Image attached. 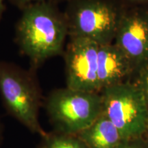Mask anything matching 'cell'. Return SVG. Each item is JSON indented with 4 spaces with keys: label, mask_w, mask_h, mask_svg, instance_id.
Instances as JSON below:
<instances>
[{
    "label": "cell",
    "mask_w": 148,
    "mask_h": 148,
    "mask_svg": "<svg viewBox=\"0 0 148 148\" xmlns=\"http://www.w3.org/2000/svg\"><path fill=\"white\" fill-rule=\"evenodd\" d=\"M16 34L20 49L34 71L48 58L62 53L68 34L65 15L50 1L32 3L23 8Z\"/></svg>",
    "instance_id": "obj_1"
},
{
    "label": "cell",
    "mask_w": 148,
    "mask_h": 148,
    "mask_svg": "<svg viewBox=\"0 0 148 148\" xmlns=\"http://www.w3.org/2000/svg\"><path fill=\"white\" fill-rule=\"evenodd\" d=\"M34 71L0 61V95L7 112L42 137L47 132L38 120L42 97Z\"/></svg>",
    "instance_id": "obj_2"
},
{
    "label": "cell",
    "mask_w": 148,
    "mask_h": 148,
    "mask_svg": "<svg viewBox=\"0 0 148 148\" xmlns=\"http://www.w3.org/2000/svg\"><path fill=\"white\" fill-rule=\"evenodd\" d=\"M45 107L56 132L77 135L90 125L102 112V99L99 92L68 87L53 90Z\"/></svg>",
    "instance_id": "obj_3"
},
{
    "label": "cell",
    "mask_w": 148,
    "mask_h": 148,
    "mask_svg": "<svg viewBox=\"0 0 148 148\" xmlns=\"http://www.w3.org/2000/svg\"><path fill=\"white\" fill-rule=\"evenodd\" d=\"M102 112L124 139L139 138L148 125V105L135 84L121 82L101 90Z\"/></svg>",
    "instance_id": "obj_4"
},
{
    "label": "cell",
    "mask_w": 148,
    "mask_h": 148,
    "mask_svg": "<svg viewBox=\"0 0 148 148\" xmlns=\"http://www.w3.org/2000/svg\"><path fill=\"white\" fill-rule=\"evenodd\" d=\"M120 16L112 5L102 0H74L65 14L68 34L87 38L98 45L111 43Z\"/></svg>",
    "instance_id": "obj_5"
},
{
    "label": "cell",
    "mask_w": 148,
    "mask_h": 148,
    "mask_svg": "<svg viewBox=\"0 0 148 148\" xmlns=\"http://www.w3.org/2000/svg\"><path fill=\"white\" fill-rule=\"evenodd\" d=\"M97 42L81 37L70 36L64 56L66 87L99 92Z\"/></svg>",
    "instance_id": "obj_6"
},
{
    "label": "cell",
    "mask_w": 148,
    "mask_h": 148,
    "mask_svg": "<svg viewBox=\"0 0 148 148\" xmlns=\"http://www.w3.org/2000/svg\"><path fill=\"white\" fill-rule=\"evenodd\" d=\"M114 40L134 68L138 69L147 61V12L134 11L121 15Z\"/></svg>",
    "instance_id": "obj_7"
},
{
    "label": "cell",
    "mask_w": 148,
    "mask_h": 148,
    "mask_svg": "<svg viewBox=\"0 0 148 148\" xmlns=\"http://www.w3.org/2000/svg\"><path fill=\"white\" fill-rule=\"evenodd\" d=\"M132 62L115 43L101 44L97 50L99 91L119 84L134 69Z\"/></svg>",
    "instance_id": "obj_8"
},
{
    "label": "cell",
    "mask_w": 148,
    "mask_h": 148,
    "mask_svg": "<svg viewBox=\"0 0 148 148\" xmlns=\"http://www.w3.org/2000/svg\"><path fill=\"white\" fill-rule=\"evenodd\" d=\"M77 135L88 148H118L124 140L103 112L91 125Z\"/></svg>",
    "instance_id": "obj_9"
},
{
    "label": "cell",
    "mask_w": 148,
    "mask_h": 148,
    "mask_svg": "<svg viewBox=\"0 0 148 148\" xmlns=\"http://www.w3.org/2000/svg\"><path fill=\"white\" fill-rule=\"evenodd\" d=\"M39 148H88L77 135L55 132L42 137Z\"/></svg>",
    "instance_id": "obj_10"
},
{
    "label": "cell",
    "mask_w": 148,
    "mask_h": 148,
    "mask_svg": "<svg viewBox=\"0 0 148 148\" xmlns=\"http://www.w3.org/2000/svg\"><path fill=\"white\" fill-rule=\"evenodd\" d=\"M138 69V76L135 84L143 92L148 105V60L141 64Z\"/></svg>",
    "instance_id": "obj_11"
},
{
    "label": "cell",
    "mask_w": 148,
    "mask_h": 148,
    "mask_svg": "<svg viewBox=\"0 0 148 148\" xmlns=\"http://www.w3.org/2000/svg\"><path fill=\"white\" fill-rule=\"evenodd\" d=\"M118 148H146L139 138L124 139Z\"/></svg>",
    "instance_id": "obj_12"
},
{
    "label": "cell",
    "mask_w": 148,
    "mask_h": 148,
    "mask_svg": "<svg viewBox=\"0 0 148 148\" xmlns=\"http://www.w3.org/2000/svg\"><path fill=\"white\" fill-rule=\"evenodd\" d=\"M10 1L16 6L23 9L32 3L43 2V1H50L51 0H10Z\"/></svg>",
    "instance_id": "obj_13"
},
{
    "label": "cell",
    "mask_w": 148,
    "mask_h": 148,
    "mask_svg": "<svg viewBox=\"0 0 148 148\" xmlns=\"http://www.w3.org/2000/svg\"><path fill=\"white\" fill-rule=\"evenodd\" d=\"M3 1L4 0H0V21H1V17H2L3 12H4L5 10V5L3 3Z\"/></svg>",
    "instance_id": "obj_14"
},
{
    "label": "cell",
    "mask_w": 148,
    "mask_h": 148,
    "mask_svg": "<svg viewBox=\"0 0 148 148\" xmlns=\"http://www.w3.org/2000/svg\"><path fill=\"white\" fill-rule=\"evenodd\" d=\"M2 134H3V125L1 123V120H0V143H1V138H2Z\"/></svg>",
    "instance_id": "obj_15"
},
{
    "label": "cell",
    "mask_w": 148,
    "mask_h": 148,
    "mask_svg": "<svg viewBox=\"0 0 148 148\" xmlns=\"http://www.w3.org/2000/svg\"><path fill=\"white\" fill-rule=\"evenodd\" d=\"M145 132H146V134H147V139H148V125H147V128H146V130H145ZM145 132H144V133H145Z\"/></svg>",
    "instance_id": "obj_16"
},
{
    "label": "cell",
    "mask_w": 148,
    "mask_h": 148,
    "mask_svg": "<svg viewBox=\"0 0 148 148\" xmlns=\"http://www.w3.org/2000/svg\"><path fill=\"white\" fill-rule=\"evenodd\" d=\"M131 1H148V0H131Z\"/></svg>",
    "instance_id": "obj_17"
}]
</instances>
